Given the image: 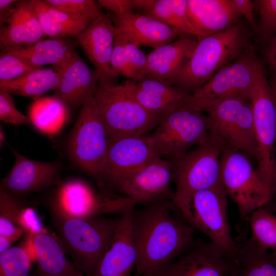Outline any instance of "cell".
Instances as JSON below:
<instances>
[{"mask_svg":"<svg viewBox=\"0 0 276 276\" xmlns=\"http://www.w3.org/2000/svg\"><path fill=\"white\" fill-rule=\"evenodd\" d=\"M172 200L147 204L132 212L131 225L136 251V276H153L194 245V229L172 214Z\"/></svg>","mask_w":276,"mask_h":276,"instance_id":"obj_1","label":"cell"},{"mask_svg":"<svg viewBox=\"0 0 276 276\" xmlns=\"http://www.w3.org/2000/svg\"><path fill=\"white\" fill-rule=\"evenodd\" d=\"M54 187L51 200L53 215L92 219L108 214H123L137 204L132 199L106 189L97 191L79 178L61 180Z\"/></svg>","mask_w":276,"mask_h":276,"instance_id":"obj_7","label":"cell"},{"mask_svg":"<svg viewBox=\"0 0 276 276\" xmlns=\"http://www.w3.org/2000/svg\"><path fill=\"white\" fill-rule=\"evenodd\" d=\"M18 239L0 236V254L12 247V244Z\"/></svg>","mask_w":276,"mask_h":276,"instance_id":"obj_47","label":"cell"},{"mask_svg":"<svg viewBox=\"0 0 276 276\" xmlns=\"http://www.w3.org/2000/svg\"><path fill=\"white\" fill-rule=\"evenodd\" d=\"M32 257L24 242L0 254V276H32Z\"/></svg>","mask_w":276,"mask_h":276,"instance_id":"obj_35","label":"cell"},{"mask_svg":"<svg viewBox=\"0 0 276 276\" xmlns=\"http://www.w3.org/2000/svg\"><path fill=\"white\" fill-rule=\"evenodd\" d=\"M173 204L189 225L206 236L226 257L234 259L239 242L231 235L227 195L222 182Z\"/></svg>","mask_w":276,"mask_h":276,"instance_id":"obj_5","label":"cell"},{"mask_svg":"<svg viewBox=\"0 0 276 276\" xmlns=\"http://www.w3.org/2000/svg\"><path fill=\"white\" fill-rule=\"evenodd\" d=\"M158 156L148 135L109 140L103 173V189L118 193L128 178Z\"/></svg>","mask_w":276,"mask_h":276,"instance_id":"obj_14","label":"cell"},{"mask_svg":"<svg viewBox=\"0 0 276 276\" xmlns=\"http://www.w3.org/2000/svg\"><path fill=\"white\" fill-rule=\"evenodd\" d=\"M93 95L81 106L66 139L64 149L72 164L103 189V173L109 139Z\"/></svg>","mask_w":276,"mask_h":276,"instance_id":"obj_4","label":"cell"},{"mask_svg":"<svg viewBox=\"0 0 276 276\" xmlns=\"http://www.w3.org/2000/svg\"><path fill=\"white\" fill-rule=\"evenodd\" d=\"M69 109L53 95L40 97L31 104L28 113L31 125L47 135L58 133L67 121Z\"/></svg>","mask_w":276,"mask_h":276,"instance_id":"obj_30","label":"cell"},{"mask_svg":"<svg viewBox=\"0 0 276 276\" xmlns=\"http://www.w3.org/2000/svg\"><path fill=\"white\" fill-rule=\"evenodd\" d=\"M187 7L188 0H154L144 15L176 29L181 35L198 38L207 36L191 23L188 15Z\"/></svg>","mask_w":276,"mask_h":276,"instance_id":"obj_33","label":"cell"},{"mask_svg":"<svg viewBox=\"0 0 276 276\" xmlns=\"http://www.w3.org/2000/svg\"><path fill=\"white\" fill-rule=\"evenodd\" d=\"M148 135L159 155L176 160L205 143L211 131L206 115L188 103L164 117Z\"/></svg>","mask_w":276,"mask_h":276,"instance_id":"obj_9","label":"cell"},{"mask_svg":"<svg viewBox=\"0 0 276 276\" xmlns=\"http://www.w3.org/2000/svg\"><path fill=\"white\" fill-rule=\"evenodd\" d=\"M24 235L25 233L22 228L0 215V236L19 239Z\"/></svg>","mask_w":276,"mask_h":276,"instance_id":"obj_44","label":"cell"},{"mask_svg":"<svg viewBox=\"0 0 276 276\" xmlns=\"http://www.w3.org/2000/svg\"><path fill=\"white\" fill-rule=\"evenodd\" d=\"M36 70L19 57L6 50L0 54V83L11 82Z\"/></svg>","mask_w":276,"mask_h":276,"instance_id":"obj_37","label":"cell"},{"mask_svg":"<svg viewBox=\"0 0 276 276\" xmlns=\"http://www.w3.org/2000/svg\"><path fill=\"white\" fill-rule=\"evenodd\" d=\"M173 162L157 157L134 173L120 187L118 193L137 204L173 200L171 189Z\"/></svg>","mask_w":276,"mask_h":276,"instance_id":"obj_16","label":"cell"},{"mask_svg":"<svg viewBox=\"0 0 276 276\" xmlns=\"http://www.w3.org/2000/svg\"><path fill=\"white\" fill-rule=\"evenodd\" d=\"M20 197L0 187V215L22 228L30 237L45 231L35 209Z\"/></svg>","mask_w":276,"mask_h":276,"instance_id":"obj_32","label":"cell"},{"mask_svg":"<svg viewBox=\"0 0 276 276\" xmlns=\"http://www.w3.org/2000/svg\"><path fill=\"white\" fill-rule=\"evenodd\" d=\"M14 163L0 187L22 197L54 187L61 181L63 164L59 160L41 162L29 158L9 146Z\"/></svg>","mask_w":276,"mask_h":276,"instance_id":"obj_15","label":"cell"},{"mask_svg":"<svg viewBox=\"0 0 276 276\" xmlns=\"http://www.w3.org/2000/svg\"><path fill=\"white\" fill-rule=\"evenodd\" d=\"M266 56L269 67L274 73L276 79V34L268 41Z\"/></svg>","mask_w":276,"mask_h":276,"instance_id":"obj_46","label":"cell"},{"mask_svg":"<svg viewBox=\"0 0 276 276\" xmlns=\"http://www.w3.org/2000/svg\"><path fill=\"white\" fill-rule=\"evenodd\" d=\"M235 268L232 276H276V266L268 250L259 245L251 237L239 242L233 259Z\"/></svg>","mask_w":276,"mask_h":276,"instance_id":"obj_31","label":"cell"},{"mask_svg":"<svg viewBox=\"0 0 276 276\" xmlns=\"http://www.w3.org/2000/svg\"><path fill=\"white\" fill-rule=\"evenodd\" d=\"M16 0H0V29L5 26L16 10Z\"/></svg>","mask_w":276,"mask_h":276,"instance_id":"obj_45","label":"cell"},{"mask_svg":"<svg viewBox=\"0 0 276 276\" xmlns=\"http://www.w3.org/2000/svg\"><path fill=\"white\" fill-rule=\"evenodd\" d=\"M235 268L234 261L214 244L199 239L186 252L153 276H232Z\"/></svg>","mask_w":276,"mask_h":276,"instance_id":"obj_17","label":"cell"},{"mask_svg":"<svg viewBox=\"0 0 276 276\" xmlns=\"http://www.w3.org/2000/svg\"><path fill=\"white\" fill-rule=\"evenodd\" d=\"M52 216L58 237L76 270L93 276L112 240L119 218L101 216L83 219L53 214Z\"/></svg>","mask_w":276,"mask_h":276,"instance_id":"obj_3","label":"cell"},{"mask_svg":"<svg viewBox=\"0 0 276 276\" xmlns=\"http://www.w3.org/2000/svg\"><path fill=\"white\" fill-rule=\"evenodd\" d=\"M116 34L140 45L154 49L169 43L181 34L159 20L146 15L130 13L117 16L111 14Z\"/></svg>","mask_w":276,"mask_h":276,"instance_id":"obj_22","label":"cell"},{"mask_svg":"<svg viewBox=\"0 0 276 276\" xmlns=\"http://www.w3.org/2000/svg\"><path fill=\"white\" fill-rule=\"evenodd\" d=\"M63 67L34 70L15 80L0 83V90L35 100L46 92L56 89L59 84Z\"/></svg>","mask_w":276,"mask_h":276,"instance_id":"obj_29","label":"cell"},{"mask_svg":"<svg viewBox=\"0 0 276 276\" xmlns=\"http://www.w3.org/2000/svg\"><path fill=\"white\" fill-rule=\"evenodd\" d=\"M259 15L257 32L264 41H269L276 34V0L254 1Z\"/></svg>","mask_w":276,"mask_h":276,"instance_id":"obj_36","label":"cell"},{"mask_svg":"<svg viewBox=\"0 0 276 276\" xmlns=\"http://www.w3.org/2000/svg\"><path fill=\"white\" fill-rule=\"evenodd\" d=\"M45 3L63 11L88 17L94 21L104 13L92 0H43Z\"/></svg>","mask_w":276,"mask_h":276,"instance_id":"obj_38","label":"cell"},{"mask_svg":"<svg viewBox=\"0 0 276 276\" xmlns=\"http://www.w3.org/2000/svg\"><path fill=\"white\" fill-rule=\"evenodd\" d=\"M100 6L113 12L117 16L132 13L134 9L133 0H99Z\"/></svg>","mask_w":276,"mask_h":276,"instance_id":"obj_42","label":"cell"},{"mask_svg":"<svg viewBox=\"0 0 276 276\" xmlns=\"http://www.w3.org/2000/svg\"><path fill=\"white\" fill-rule=\"evenodd\" d=\"M42 29L50 37L76 36L93 21L88 17L63 11L43 0H32Z\"/></svg>","mask_w":276,"mask_h":276,"instance_id":"obj_28","label":"cell"},{"mask_svg":"<svg viewBox=\"0 0 276 276\" xmlns=\"http://www.w3.org/2000/svg\"><path fill=\"white\" fill-rule=\"evenodd\" d=\"M154 0H133L134 9L142 10L144 13L150 8Z\"/></svg>","mask_w":276,"mask_h":276,"instance_id":"obj_48","label":"cell"},{"mask_svg":"<svg viewBox=\"0 0 276 276\" xmlns=\"http://www.w3.org/2000/svg\"><path fill=\"white\" fill-rule=\"evenodd\" d=\"M123 85L141 106L162 119L187 103L191 95L166 81L148 76L127 80Z\"/></svg>","mask_w":276,"mask_h":276,"instance_id":"obj_19","label":"cell"},{"mask_svg":"<svg viewBox=\"0 0 276 276\" xmlns=\"http://www.w3.org/2000/svg\"><path fill=\"white\" fill-rule=\"evenodd\" d=\"M73 276H88L86 275H85L82 273H80L78 272V271L76 272V273L74 274Z\"/></svg>","mask_w":276,"mask_h":276,"instance_id":"obj_51","label":"cell"},{"mask_svg":"<svg viewBox=\"0 0 276 276\" xmlns=\"http://www.w3.org/2000/svg\"><path fill=\"white\" fill-rule=\"evenodd\" d=\"M110 65L112 72L117 77L122 75L127 78L132 79L128 59L125 47L124 37L117 33L110 59Z\"/></svg>","mask_w":276,"mask_h":276,"instance_id":"obj_41","label":"cell"},{"mask_svg":"<svg viewBox=\"0 0 276 276\" xmlns=\"http://www.w3.org/2000/svg\"><path fill=\"white\" fill-rule=\"evenodd\" d=\"M248 35L239 24L198 38L191 55L180 70L164 81L192 94L218 71L246 51Z\"/></svg>","mask_w":276,"mask_h":276,"instance_id":"obj_2","label":"cell"},{"mask_svg":"<svg viewBox=\"0 0 276 276\" xmlns=\"http://www.w3.org/2000/svg\"><path fill=\"white\" fill-rule=\"evenodd\" d=\"M93 97L109 140L146 136L162 120L136 102L123 84L99 82Z\"/></svg>","mask_w":276,"mask_h":276,"instance_id":"obj_6","label":"cell"},{"mask_svg":"<svg viewBox=\"0 0 276 276\" xmlns=\"http://www.w3.org/2000/svg\"><path fill=\"white\" fill-rule=\"evenodd\" d=\"M122 36L124 38L126 53L132 75L131 80H138L146 76L147 55L140 49L138 44Z\"/></svg>","mask_w":276,"mask_h":276,"instance_id":"obj_40","label":"cell"},{"mask_svg":"<svg viewBox=\"0 0 276 276\" xmlns=\"http://www.w3.org/2000/svg\"><path fill=\"white\" fill-rule=\"evenodd\" d=\"M204 111L211 131L225 145L256 158L257 144L250 100L242 97L225 99L206 107Z\"/></svg>","mask_w":276,"mask_h":276,"instance_id":"obj_13","label":"cell"},{"mask_svg":"<svg viewBox=\"0 0 276 276\" xmlns=\"http://www.w3.org/2000/svg\"><path fill=\"white\" fill-rule=\"evenodd\" d=\"M187 11L191 23L206 35L234 26L241 16L232 0H188Z\"/></svg>","mask_w":276,"mask_h":276,"instance_id":"obj_25","label":"cell"},{"mask_svg":"<svg viewBox=\"0 0 276 276\" xmlns=\"http://www.w3.org/2000/svg\"><path fill=\"white\" fill-rule=\"evenodd\" d=\"M270 84L271 86L272 94L274 99V101L276 109V79L275 78L272 79L270 81ZM275 145H276V136H275Z\"/></svg>","mask_w":276,"mask_h":276,"instance_id":"obj_49","label":"cell"},{"mask_svg":"<svg viewBox=\"0 0 276 276\" xmlns=\"http://www.w3.org/2000/svg\"><path fill=\"white\" fill-rule=\"evenodd\" d=\"M249 158L242 152L225 145L220 160L222 183L227 196L238 208L240 221L245 223L254 211L274 200Z\"/></svg>","mask_w":276,"mask_h":276,"instance_id":"obj_8","label":"cell"},{"mask_svg":"<svg viewBox=\"0 0 276 276\" xmlns=\"http://www.w3.org/2000/svg\"><path fill=\"white\" fill-rule=\"evenodd\" d=\"M6 143V139L5 136V133L2 126H0V147H3Z\"/></svg>","mask_w":276,"mask_h":276,"instance_id":"obj_50","label":"cell"},{"mask_svg":"<svg viewBox=\"0 0 276 276\" xmlns=\"http://www.w3.org/2000/svg\"><path fill=\"white\" fill-rule=\"evenodd\" d=\"M224 146L222 140L211 132L205 143L172 160V181L175 183L173 204L222 182L220 160Z\"/></svg>","mask_w":276,"mask_h":276,"instance_id":"obj_11","label":"cell"},{"mask_svg":"<svg viewBox=\"0 0 276 276\" xmlns=\"http://www.w3.org/2000/svg\"><path fill=\"white\" fill-rule=\"evenodd\" d=\"M232 2L240 15L244 16L250 26L257 31V25L254 15V2L250 0H232Z\"/></svg>","mask_w":276,"mask_h":276,"instance_id":"obj_43","label":"cell"},{"mask_svg":"<svg viewBox=\"0 0 276 276\" xmlns=\"http://www.w3.org/2000/svg\"><path fill=\"white\" fill-rule=\"evenodd\" d=\"M251 237L262 247L276 249V215L264 208L254 211L249 216Z\"/></svg>","mask_w":276,"mask_h":276,"instance_id":"obj_34","label":"cell"},{"mask_svg":"<svg viewBox=\"0 0 276 276\" xmlns=\"http://www.w3.org/2000/svg\"><path fill=\"white\" fill-rule=\"evenodd\" d=\"M134 209L121 214L112 240L93 276H131L136 261L131 225Z\"/></svg>","mask_w":276,"mask_h":276,"instance_id":"obj_20","label":"cell"},{"mask_svg":"<svg viewBox=\"0 0 276 276\" xmlns=\"http://www.w3.org/2000/svg\"><path fill=\"white\" fill-rule=\"evenodd\" d=\"M116 30L111 14H104L93 21L76 36L85 55L100 76V83L114 84L110 65Z\"/></svg>","mask_w":276,"mask_h":276,"instance_id":"obj_18","label":"cell"},{"mask_svg":"<svg viewBox=\"0 0 276 276\" xmlns=\"http://www.w3.org/2000/svg\"><path fill=\"white\" fill-rule=\"evenodd\" d=\"M16 10L0 29L1 51L30 46L45 38L32 0L15 3Z\"/></svg>","mask_w":276,"mask_h":276,"instance_id":"obj_23","label":"cell"},{"mask_svg":"<svg viewBox=\"0 0 276 276\" xmlns=\"http://www.w3.org/2000/svg\"><path fill=\"white\" fill-rule=\"evenodd\" d=\"M253 50L218 71L191 95L188 103L202 111L221 100L242 97L250 100L252 89L263 68Z\"/></svg>","mask_w":276,"mask_h":276,"instance_id":"obj_12","label":"cell"},{"mask_svg":"<svg viewBox=\"0 0 276 276\" xmlns=\"http://www.w3.org/2000/svg\"><path fill=\"white\" fill-rule=\"evenodd\" d=\"M198 38L181 35L174 41L154 49L147 55L145 76L166 81L176 74L189 58Z\"/></svg>","mask_w":276,"mask_h":276,"instance_id":"obj_24","label":"cell"},{"mask_svg":"<svg viewBox=\"0 0 276 276\" xmlns=\"http://www.w3.org/2000/svg\"><path fill=\"white\" fill-rule=\"evenodd\" d=\"M257 144L256 170L264 183L276 194V109L270 82L264 68L250 95Z\"/></svg>","mask_w":276,"mask_h":276,"instance_id":"obj_10","label":"cell"},{"mask_svg":"<svg viewBox=\"0 0 276 276\" xmlns=\"http://www.w3.org/2000/svg\"><path fill=\"white\" fill-rule=\"evenodd\" d=\"M21 58L35 69L45 65L63 67L77 53L65 37L45 38L27 47L6 50Z\"/></svg>","mask_w":276,"mask_h":276,"instance_id":"obj_27","label":"cell"},{"mask_svg":"<svg viewBox=\"0 0 276 276\" xmlns=\"http://www.w3.org/2000/svg\"><path fill=\"white\" fill-rule=\"evenodd\" d=\"M30 238L37 262L36 276H73L77 271L58 236L46 229Z\"/></svg>","mask_w":276,"mask_h":276,"instance_id":"obj_26","label":"cell"},{"mask_svg":"<svg viewBox=\"0 0 276 276\" xmlns=\"http://www.w3.org/2000/svg\"><path fill=\"white\" fill-rule=\"evenodd\" d=\"M100 79L98 72L91 70L77 53L63 67L54 95L69 109H76L93 95Z\"/></svg>","mask_w":276,"mask_h":276,"instance_id":"obj_21","label":"cell"},{"mask_svg":"<svg viewBox=\"0 0 276 276\" xmlns=\"http://www.w3.org/2000/svg\"><path fill=\"white\" fill-rule=\"evenodd\" d=\"M134 276H136V275H134Z\"/></svg>","mask_w":276,"mask_h":276,"instance_id":"obj_52","label":"cell"},{"mask_svg":"<svg viewBox=\"0 0 276 276\" xmlns=\"http://www.w3.org/2000/svg\"><path fill=\"white\" fill-rule=\"evenodd\" d=\"M0 120L5 123L15 125H31L29 117L16 107L11 95L3 90H0Z\"/></svg>","mask_w":276,"mask_h":276,"instance_id":"obj_39","label":"cell"}]
</instances>
